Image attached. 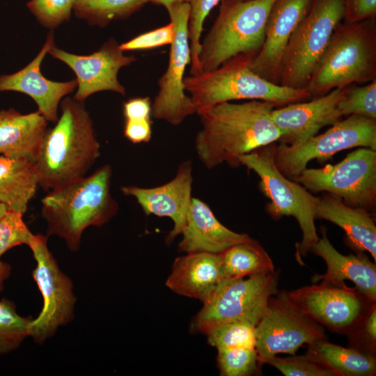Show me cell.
<instances>
[{
  "mask_svg": "<svg viewBox=\"0 0 376 376\" xmlns=\"http://www.w3.org/2000/svg\"><path fill=\"white\" fill-rule=\"evenodd\" d=\"M178 244L180 252L220 253L228 248L253 239L246 233L234 232L216 218L207 203L191 198Z\"/></svg>",
  "mask_w": 376,
  "mask_h": 376,
  "instance_id": "cell-22",
  "label": "cell"
},
{
  "mask_svg": "<svg viewBox=\"0 0 376 376\" xmlns=\"http://www.w3.org/2000/svg\"><path fill=\"white\" fill-rule=\"evenodd\" d=\"M276 146H268L242 155L240 165L253 171L260 178V188L270 203L268 213L274 218L292 216L299 223L302 240L296 247L295 257L300 265L319 236L315 225V211L318 197L310 194L301 185L288 179L276 167L274 155Z\"/></svg>",
  "mask_w": 376,
  "mask_h": 376,
  "instance_id": "cell-7",
  "label": "cell"
},
{
  "mask_svg": "<svg viewBox=\"0 0 376 376\" xmlns=\"http://www.w3.org/2000/svg\"><path fill=\"white\" fill-rule=\"evenodd\" d=\"M148 2H151L156 5L163 6L168 10L174 6L189 3L191 0H148Z\"/></svg>",
  "mask_w": 376,
  "mask_h": 376,
  "instance_id": "cell-44",
  "label": "cell"
},
{
  "mask_svg": "<svg viewBox=\"0 0 376 376\" xmlns=\"http://www.w3.org/2000/svg\"><path fill=\"white\" fill-rule=\"evenodd\" d=\"M29 246L36 262L32 276L43 299L42 311L31 322L29 336L42 343L74 318L77 299L70 279L48 248L47 236L34 235Z\"/></svg>",
  "mask_w": 376,
  "mask_h": 376,
  "instance_id": "cell-12",
  "label": "cell"
},
{
  "mask_svg": "<svg viewBox=\"0 0 376 376\" xmlns=\"http://www.w3.org/2000/svg\"><path fill=\"white\" fill-rule=\"evenodd\" d=\"M152 103L150 97L132 98L123 104L125 120L150 119Z\"/></svg>",
  "mask_w": 376,
  "mask_h": 376,
  "instance_id": "cell-42",
  "label": "cell"
},
{
  "mask_svg": "<svg viewBox=\"0 0 376 376\" xmlns=\"http://www.w3.org/2000/svg\"><path fill=\"white\" fill-rule=\"evenodd\" d=\"M52 57L69 66L76 75L77 91L74 98L84 102L90 95L111 91L124 95L125 89L118 79L120 68L134 62V56H126L113 39L89 55H77L57 48L49 52Z\"/></svg>",
  "mask_w": 376,
  "mask_h": 376,
  "instance_id": "cell-16",
  "label": "cell"
},
{
  "mask_svg": "<svg viewBox=\"0 0 376 376\" xmlns=\"http://www.w3.org/2000/svg\"><path fill=\"white\" fill-rule=\"evenodd\" d=\"M345 88H336L306 102H293L273 109L272 118L279 129L281 143H301L315 135L323 127L333 125L343 116L338 106Z\"/></svg>",
  "mask_w": 376,
  "mask_h": 376,
  "instance_id": "cell-18",
  "label": "cell"
},
{
  "mask_svg": "<svg viewBox=\"0 0 376 376\" xmlns=\"http://www.w3.org/2000/svg\"><path fill=\"white\" fill-rule=\"evenodd\" d=\"M23 214L8 210L0 219V258L16 246L31 243L34 234L24 223Z\"/></svg>",
  "mask_w": 376,
  "mask_h": 376,
  "instance_id": "cell-35",
  "label": "cell"
},
{
  "mask_svg": "<svg viewBox=\"0 0 376 376\" xmlns=\"http://www.w3.org/2000/svg\"><path fill=\"white\" fill-rule=\"evenodd\" d=\"M192 164L190 160L182 162L175 177L169 182L155 187L123 186V194L136 198L146 215L171 218L174 227L166 237L171 242L181 234L185 226L187 211L191 200Z\"/></svg>",
  "mask_w": 376,
  "mask_h": 376,
  "instance_id": "cell-19",
  "label": "cell"
},
{
  "mask_svg": "<svg viewBox=\"0 0 376 376\" xmlns=\"http://www.w3.org/2000/svg\"><path fill=\"white\" fill-rule=\"evenodd\" d=\"M255 329V349L260 366L265 359L277 354H295L304 344L327 339L322 325L297 306L285 290L269 297Z\"/></svg>",
  "mask_w": 376,
  "mask_h": 376,
  "instance_id": "cell-11",
  "label": "cell"
},
{
  "mask_svg": "<svg viewBox=\"0 0 376 376\" xmlns=\"http://www.w3.org/2000/svg\"><path fill=\"white\" fill-rule=\"evenodd\" d=\"M75 0H31L27 3L36 19L48 29H55L68 21Z\"/></svg>",
  "mask_w": 376,
  "mask_h": 376,
  "instance_id": "cell-37",
  "label": "cell"
},
{
  "mask_svg": "<svg viewBox=\"0 0 376 376\" xmlns=\"http://www.w3.org/2000/svg\"><path fill=\"white\" fill-rule=\"evenodd\" d=\"M31 320L18 314L13 301L0 300V354L15 350L29 336Z\"/></svg>",
  "mask_w": 376,
  "mask_h": 376,
  "instance_id": "cell-30",
  "label": "cell"
},
{
  "mask_svg": "<svg viewBox=\"0 0 376 376\" xmlns=\"http://www.w3.org/2000/svg\"><path fill=\"white\" fill-rule=\"evenodd\" d=\"M226 279L220 253L191 252L175 259L165 284L176 294L204 303Z\"/></svg>",
  "mask_w": 376,
  "mask_h": 376,
  "instance_id": "cell-21",
  "label": "cell"
},
{
  "mask_svg": "<svg viewBox=\"0 0 376 376\" xmlns=\"http://www.w3.org/2000/svg\"><path fill=\"white\" fill-rule=\"evenodd\" d=\"M47 122L38 111L26 114L15 109L0 111V155L34 162Z\"/></svg>",
  "mask_w": 376,
  "mask_h": 376,
  "instance_id": "cell-25",
  "label": "cell"
},
{
  "mask_svg": "<svg viewBox=\"0 0 376 376\" xmlns=\"http://www.w3.org/2000/svg\"><path fill=\"white\" fill-rule=\"evenodd\" d=\"M152 122L148 120H125L124 136L133 143H147L152 135Z\"/></svg>",
  "mask_w": 376,
  "mask_h": 376,
  "instance_id": "cell-41",
  "label": "cell"
},
{
  "mask_svg": "<svg viewBox=\"0 0 376 376\" xmlns=\"http://www.w3.org/2000/svg\"><path fill=\"white\" fill-rule=\"evenodd\" d=\"M8 210V207L5 204L0 202V219Z\"/></svg>",
  "mask_w": 376,
  "mask_h": 376,
  "instance_id": "cell-45",
  "label": "cell"
},
{
  "mask_svg": "<svg viewBox=\"0 0 376 376\" xmlns=\"http://www.w3.org/2000/svg\"><path fill=\"white\" fill-rule=\"evenodd\" d=\"M174 38V25L170 22L162 27L143 33L119 45L123 51L143 50L171 45Z\"/></svg>",
  "mask_w": 376,
  "mask_h": 376,
  "instance_id": "cell-39",
  "label": "cell"
},
{
  "mask_svg": "<svg viewBox=\"0 0 376 376\" xmlns=\"http://www.w3.org/2000/svg\"><path fill=\"white\" fill-rule=\"evenodd\" d=\"M343 17V0H313L284 51L279 84L306 88L333 32Z\"/></svg>",
  "mask_w": 376,
  "mask_h": 376,
  "instance_id": "cell-8",
  "label": "cell"
},
{
  "mask_svg": "<svg viewBox=\"0 0 376 376\" xmlns=\"http://www.w3.org/2000/svg\"><path fill=\"white\" fill-rule=\"evenodd\" d=\"M345 23H356L375 17L376 0H343Z\"/></svg>",
  "mask_w": 376,
  "mask_h": 376,
  "instance_id": "cell-40",
  "label": "cell"
},
{
  "mask_svg": "<svg viewBox=\"0 0 376 376\" xmlns=\"http://www.w3.org/2000/svg\"><path fill=\"white\" fill-rule=\"evenodd\" d=\"M39 186L34 162L0 155V202L24 214Z\"/></svg>",
  "mask_w": 376,
  "mask_h": 376,
  "instance_id": "cell-26",
  "label": "cell"
},
{
  "mask_svg": "<svg viewBox=\"0 0 376 376\" xmlns=\"http://www.w3.org/2000/svg\"><path fill=\"white\" fill-rule=\"evenodd\" d=\"M322 237L311 248L310 251L320 256L326 263L327 270L323 275H315L311 281L331 283L351 281L355 288L371 301H376V266L363 252L347 256L340 253L331 244L324 228H321Z\"/></svg>",
  "mask_w": 376,
  "mask_h": 376,
  "instance_id": "cell-23",
  "label": "cell"
},
{
  "mask_svg": "<svg viewBox=\"0 0 376 376\" xmlns=\"http://www.w3.org/2000/svg\"><path fill=\"white\" fill-rule=\"evenodd\" d=\"M76 1V0H75Z\"/></svg>",
  "mask_w": 376,
  "mask_h": 376,
  "instance_id": "cell-46",
  "label": "cell"
},
{
  "mask_svg": "<svg viewBox=\"0 0 376 376\" xmlns=\"http://www.w3.org/2000/svg\"><path fill=\"white\" fill-rule=\"evenodd\" d=\"M148 2V0H76L72 11L89 24L103 27L111 21L128 17Z\"/></svg>",
  "mask_w": 376,
  "mask_h": 376,
  "instance_id": "cell-29",
  "label": "cell"
},
{
  "mask_svg": "<svg viewBox=\"0 0 376 376\" xmlns=\"http://www.w3.org/2000/svg\"><path fill=\"white\" fill-rule=\"evenodd\" d=\"M217 349V365L223 376H247L260 371L258 354L255 348Z\"/></svg>",
  "mask_w": 376,
  "mask_h": 376,
  "instance_id": "cell-32",
  "label": "cell"
},
{
  "mask_svg": "<svg viewBox=\"0 0 376 376\" xmlns=\"http://www.w3.org/2000/svg\"><path fill=\"white\" fill-rule=\"evenodd\" d=\"M61 116L47 129L34 162L39 186L53 190L85 176L100 155V144L84 102L65 97Z\"/></svg>",
  "mask_w": 376,
  "mask_h": 376,
  "instance_id": "cell-2",
  "label": "cell"
},
{
  "mask_svg": "<svg viewBox=\"0 0 376 376\" xmlns=\"http://www.w3.org/2000/svg\"><path fill=\"white\" fill-rule=\"evenodd\" d=\"M11 272L10 265L0 261V291L3 290L5 281L9 277Z\"/></svg>",
  "mask_w": 376,
  "mask_h": 376,
  "instance_id": "cell-43",
  "label": "cell"
},
{
  "mask_svg": "<svg viewBox=\"0 0 376 376\" xmlns=\"http://www.w3.org/2000/svg\"><path fill=\"white\" fill-rule=\"evenodd\" d=\"M276 0H221L219 14L203 42L198 58L210 71L241 54L261 48L267 18Z\"/></svg>",
  "mask_w": 376,
  "mask_h": 376,
  "instance_id": "cell-6",
  "label": "cell"
},
{
  "mask_svg": "<svg viewBox=\"0 0 376 376\" xmlns=\"http://www.w3.org/2000/svg\"><path fill=\"white\" fill-rule=\"evenodd\" d=\"M174 25V38L165 72L158 80V93L152 103L151 115L176 126L196 113L189 96L186 95L183 80L186 67L191 63L188 23L189 3L173 6L168 10Z\"/></svg>",
  "mask_w": 376,
  "mask_h": 376,
  "instance_id": "cell-14",
  "label": "cell"
},
{
  "mask_svg": "<svg viewBox=\"0 0 376 376\" xmlns=\"http://www.w3.org/2000/svg\"><path fill=\"white\" fill-rule=\"evenodd\" d=\"M350 347L375 354L376 304L373 302L354 329L347 334Z\"/></svg>",
  "mask_w": 376,
  "mask_h": 376,
  "instance_id": "cell-38",
  "label": "cell"
},
{
  "mask_svg": "<svg viewBox=\"0 0 376 376\" xmlns=\"http://www.w3.org/2000/svg\"><path fill=\"white\" fill-rule=\"evenodd\" d=\"M221 0H191L188 23L189 39L191 49L190 75L203 72L198 56L201 47L203 23L210 11Z\"/></svg>",
  "mask_w": 376,
  "mask_h": 376,
  "instance_id": "cell-34",
  "label": "cell"
},
{
  "mask_svg": "<svg viewBox=\"0 0 376 376\" xmlns=\"http://www.w3.org/2000/svg\"><path fill=\"white\" fill-rule=\"evenodd\" d=\"M275 107L261 100L224 102L197 112L201 128L195 149L204 166H241L242 155L279 141L281 133L271 116Z\"/></svg>",
  "mask_w": 376,
  "mask_h": 376,
  "instance_id": "cell-1",
  "label": "cell"
},
{
  "mask_svg": "<svg viewBox=\"0 0 376 376\" xmlns=\"http://www.w3.org/2000/svg\"><path fill=\"white\" fill-rule=\"evenodd\" d=\"M376 150V120L358 115L340 120L325 132L301 143L276 146L274 161L285 176L298 175L313 159L325 160L335 153L355 147Z\"/></svg>",
  "mask_w": 376,
  "mask_h": 376,
  "instance_id": "cell-13",
  "label": "cell"
},
{
  "mask_svg": "<svg viewBox=\"0 0 376 376\" xmlns=\"http://www.w3.org/2000/svg\"><path fill=\"white\" fill-rule=\"evenodd\" d=\"M313 0H276L266 24L263 44L249 63L266 80L279 84L281 63L290 36Z\"/></svg>",
  "mask_w": 376,
  "mask_h": 376,
  "instance_id": "cell-17",
  "label": "cell"
},
{
  "mask_svg": "<svg viewBox=\"0 0 376 376\" xmlns=\"http://www.w3.org/2000/svg\"><path fill=\"white\" fill-rule=\"evenodd\" d=\"M111 165L105 164L89 176L49 191L41 200L47 235L59 237L76 251L86 228L109 221L118 210L111 194Z\"/></svg>",
  "mask_w": 376,
  "mask_h": 376,
  "instance_id": "cell-3",
  "label": "cell"
},
{
  "mask_svg": "<svg viewBox=\"0 0 376 376\" xmlns=\"http://www.w3.org/2000/svg\"><path fill=\"white\" fill-rule=\"evenodd\" d=\"M263 364L276 368L285 376H336L330 370L306 354H292L287 357L274 356L265 359Z\"/></svg>",
  "mask_w": 376,
  "mask_h": 376,
  "instance_id": "cell-36",
  "label": "cell"
},
{
  "mask_svg": "<svg viewBox=\"0 0 376 376\" xmlns=\"http://www.w3.org/2000/svg\"><path fill=\"white\" fill-rule=\"evenodd\" d=\"M376 79L375 17L340 23L333 32L307 85L311 96Z\"/></svg>",
  "mask_w": 376,
  "mask_h": 376,
  "instance_id": "cell-5",
  "label": "cell"
},
{
  "mask_svg": "<svg viewBox=\"0 0 376 376\" xmlns=\"http://www.w3.org/2000/svg\"><path fill=\"white\" fill-rule=\"evenodd\" d=\"M54 45V35L50 33L31 62L15 73L0 76V92L15 91L28 95L35 101L38 111L45 119L55 123L58 118L59 104L65 96L75 90L77 84L76 79L53 81L44 77L40 72L41 63Z\"/></svg>",
  "mask_w": 376,
  "mask_h": 376,
  "instance_id": "cell-20",
  "label": "cell"
},
{
  "mask_svg": "<svg viewBox=\"0 0 376 376\" xmlns=\"http://www.w3.org/2000/svg\"><path fill=\"white\" fill-rule=\"evenodd\" d=\"M226 279L274 272L273 262L255 240L235 244L220 253Z\"/></svg>",
  "mask_w": 376,
  "mask_h": 376,
  "instance_id": "cell-28",
  "label": "cell"
},
{
  "mask_svg": "<svg viewBox=\"0 0 376 376\" xmlns=\"http://www.w3.org/2000/svg\"><path fill=\"white\" fill-rule=\"evenodd\" d=\"M255 56L241 54L224 62L217 68L183 80L185 92L196 112L214 104L231 100L248 99L283 105L311 97L307 88H292L266 80L249 66Z\"/></svg>",
  "mask_w": 376,
  "mask_h": 376,
  "instance_id": "cell-4",
  "label": "cell"
},
{
  "mask_svg": "<svg viewBox=\"0 0 376 376\" xmlns=\"http://www.w3.org/2000/svg\"><path fill=\"white\" fill-rule=\"evenodd\" d=\"M279 272L224 279L191 322L193 331L205 334L213 327L233 321L256 326L269 297L278 292Z\"/></svg>",
  "mask_w": 376,
  "mask_h": 376,
  "instance_id": "cell-9",
  "label": "cell"
},
{
  "mask_svg": "<svg viewBox=\"0 0 376 376\" xmlns=\"http://www.w3.org/2000/svg\"><path fill=\"white\" fill-rule=\"evenodd\" d=\"M341 115L376 119V79L363 86H347L338 102Z\"/></svg>",
  "mask_w": 376,
  "mask_h": 376,
  "instance_id": "cell-33",
  "label": "cell"
},
{
  "mask_svg": "<svg viewBox=\"0 0 376 376\" xmlns=\"http://www.w3.org/2000/svg\"><path fill=\"white\" fill-rule=\"evenodd\" d=\"M305 354L336 376H373L376 373L375 354L333 344L327 339L308 344Z\"/></svg>",
  "mask_w": 376,
  "mask_h": 376,
  "instance_id": "cell-27",
  "label": "cell"
},
{
  "mask_svg": "<svg viewBox=\"0 0 376 376\" xmlns=\"http://www.w3.org/2000/svg\"><path fill=\"white\" fill-rule=\"evenodd\" d=\"M288 295L313 320L333 332L347 335L373 303L345 282L322 281L288 292Z\"/></svg>",
  "mask_w": 376,
  "mask_h": 376,
  "instance_id": "cell-15",
  "label": "cell"
},
{
  "mask_svg": "<svg viewBox=\"0 0 376 376\" xmlns=\"http://www.w3.org/2000/svg\"><path fill=\"white\" fill-rule=\"evenodd\" d=\"M315 219L329 221L345 233V242L357 252L368 251L376 260V226L367 210L345 204L339 196L329 194L318 197Z\"/></svg>",
  "mask_w": 376,
  "mask_h": 376,
  "instance_id": "cell-24",
  "label": "cell"
},
{
  "mask_svg": "<svg viewBox=\"0 0 376 376\" xmlns=\"http://www.w3.org/2000/svg\"><path fill=\"white\" fill-rule=\"evenodd\" d=\"M292 178L306 189L336 195L350 206L373 209L376 203V150L363 147L336 164L305 168Z\"/></svg>",
  "mask_w": 376,
  "mask_h": 376,
  "instance_id": "cell-10",
  "label": "cell"
},
{
  "mask_svg": "<svg viewBox=\"0 0 376 376\" xmlns=\"http://www.w3.org/2000/svg\"><path fill=\"white\" fill-rule=\"evenodd\" d=\"M255 327L246 321H233L216 325L205 334L208 343L217 348H255Z\"/></svg>",
  "mask_w": 376,
  "mask_h": 376,
  "instance_id": "cell-31",
  "label": "cell"
}]
</instances>
